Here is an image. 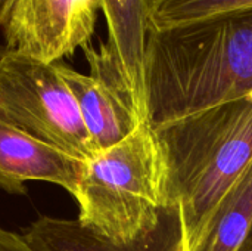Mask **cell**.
I'll use <instances>...</instances> for the list:
<instances>
[{
  "label": "cell",
  "instance_id": "1",
  "mask_svg": "<svg viewBox=\"0 0 252 251\" xmlns=\"http://www.w3.org/2000/svg\"><path fill=\"white\" fill-rule=\"evenodd\" d=\"M146 90L154 127L252 93V9L149 31Z\"/></svg>",
  "mask_w": 252,
  "mask_h": 251
},
{
  "label": "cell",
  "instance_id": "2",
  "mask_svg": "<svg viewBox=\"0 0 252 251\" xmlns=\"http://www.w3.org/2000/svg\"><path fill=\"white\" fill-rule=\"evenodd\" d=\"M157 130L168 167L182 251H196L230 189L252 163V93Z\"/></svg>",
  "mask_w": 252,
  "mask_h": 251
},
{
  "label": "cell",
  "instance_id": "3",
  "mask_svg": "<svg viewBox=\"0 0 252 251\" xmlns=\"http://www.w3.org/2000/svg\"><path fill=\"white\" fill-rule=\"evenodd\" d=\"M78 223L117 244L149 234L170 206L168 167L151 121L84 164L72 195Z\"/></svg>",
  "mask_w": 252,
  "mask_h": 251
},
{
  "label": "cell",
  "instance_id": "4",
  "mask_svg": "<svg viewBox=\"0 0 252 251\" xmlns=\"http://www.w3.org/2000/svg\"><path fill=\"white\" fill-rule=\"evenodd\" d=\"M0 112L28 135L87 161L94 155L75 98L56 64L0 49Z\"/></svg>",
  "mask_w": 252,
  "mask_h": 251
},
{
  "label": "cell",
  "instance_id": "5",
  "mask_svg": "<svg viewBox=\"0 0 252 251\" xmlns=\"http://www.w3.org/2000/svg\"><path fill=\"white\" fill-rule=\"evenodd\" d=\"M97 0H12L1 25L4 47L56 64L90 44Z\"/></svg>",
  "mask_w": 252,
  "mask_h": 251
},
{
  "label": "cell",
  "instance_id": "6",
  "mask_svg": "<svg viewBox=\"0 0 252 251\" xmlns=\"http://www.w3.org/2000/svg\"><path fill=\"white\" fill-rule=\"evenodd\" d=\"M83 52L89 74H81L62 61L56 67L75 98L92 148L97 154L121 142L142 121L103 49L87 44Z\"/></svg>",
  "mask_w": 252,
  "mask_h": 251
},
{
  "label": "cell",
  "instance_id": "7",
  "mask_svg": "<svg viewBox=\"0 0 252 251\" xmlns=\"http://www.w3.org/2000/svg\"><path fill=\"white\" fill-rule=\"evenodd\" d=\"M84 164V160L28 135L0 112L1 191L25 194L28 182H47L74 195Z\"/></svg>",
  "mask_w": 252,
  "mask_h": 251
},
{
  "label": "cell",
  "instance_id": "8",
  "mask_svg": "<svg viewBox=\"0 0 252 251\" xmlns=\"http://www.w3.org/2000/svg\"><path fill=\"white\" fill-rule=\"evenodd\" d=\"M108 38L100 47L126 86L139 120H149L146 90V41L151 31V0H97Z\"/></svg>",
  "mask_w": 252,
  "mask_h": 251
},
{
  "label": "cell",
  "instance_id": "9",
  "mask_svg": "<svg viewBox=\"0 0 252 251\" xmlns=\"http://www.w3.org/2000/svg\"><path fill=\"white\" fill-rule=\"evenodd\" d=\"M37 251H182L179 215L174 204L165 207L154 231L127 244H117L86 229L78 220L41 216L22 234Z\"/></svg>",
  "mask_w": 252,
  "mask_h": 251
},
{
  "label": "cell",
  "instance_id": "10",
  "mask_svg": "<svg viewBox=\"0 0 252 251\" xmlns=\"http://www.w3.org/2000/svg\"><path fill=\"white\" fill-rule=\"evenodd\" d=\"M252 229V163L220 204L196 251H239Z\"/></svg>",
  "mask_w": 252,
  "mask_h": 251
},
{
  "label": "cell",
  "instance_id": "11",
  "mask_svg": "<svg viewBox=\"0 0 252 251\" xmlns=\"http://www.w3.org/2000/svg\"><path fill=\"white\" fill-rule=\"evenodd\" d=\"M252 9V0H151V31Z\"/></svg>",
  "mask_w": 252,
  "mask_h": 251
},
{
  "label": "cell",
  "instance_id": "12",
  "mask_svg": "<svg viewBox=\"0 0 252 251\" xmlns=\"http://www.w3.org/2000/svg\"><path fill=\"white\" fill-rule=\"evenodd\" d=\"M0 251H37L34 250L19 234L0 226Z\"/></svg>",
  "mask_w": 252,
  "mask_h": 251
},
{
  "label": "cell",
  "instance_id": "13",
  "mask_svg": "<svg viewBox=\"0 0 252 251\" xmlns=\"http://www.w3.org/2000/svg\"><path fill=\"white\" fill-rule=\"evenodd\" d=\"M10 1L12 0H0V28L4 22V18H6V13L9 10V6H10Z\"/></svg>",
  "mask_w": 252,
  "mask_h": 251
},
{
  "label": "cell",
  "instance_id": "14",
  "mask_svg": "<svg viewBox=\"0 0 252 251\" xmlns=\"http://www.w3.org/2000/svg\"><path fill=\"white\" fill-rule=\"evenodd\" d=\"M239 251H252V229L250 235H248V238H247V241L244 243V246L241 247Z\"/></svg>",
  "mask_w": 252,
  "mask_h": 251
}]
</instances>
